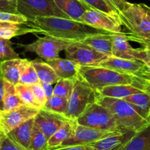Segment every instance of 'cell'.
<instances>
[{"instance_id":"obj_1","label":"cell","mask_w":150,"mask_h":150,"mask_svg":"<svg viewBox=\"0 0 150 150\" xmlns=\"http://www.w3.org/2000/svg\"><path fill=\"white\" fill-rule=\"evenodd\" d=\"M26 25L33 29L35 33L71 42H81L89 36L110 33L80 21L59 17H38L27 21Z\"/></svg>"},{"instance_id":"obj_2","label":"cell","mask_w":150,"mask_h":150,"mask_svg":"<svg viewBox=\"0 0 150 150\" xmlns=\"http://www.w3.org/2000/svg\"><path fill=\"white\" fill-rule=\"evenodd\" d=\"M78 78L95 91L107 86L116 85H132L150 92V84L133 75L119 73L107 68L95 66L78 65Z\"/></svg>"},{"instance_id":"obj_3","label":"cell","mask_w":150,"mask_h":150,"mask_svg":"<svg viewBox=\"0 0 150 150\" xmlns=\"http://www.w3.org/2000/svg\"><path fill=\"white\" fill-rule=\"evenodd\" d=\"M122 26L129 31V41H135L150 50V7L143 3L127 2L120 13Z\"/></svg>"},{"instance_id":"obj_4","label":"cell","mask_w":150,"mask_h":150,"mask_svg":"<svg viewBox=\"0 0 150 150\" xmlns=\"http://www.w3.org/2000/svg\"><path fill=\"white\" fill-rule=\"evenodd\" d=\"M96 102L108 108L125 129L138 132L149 126L147 121L125 99L97 96Z\"/></svg>"},{"instance_id":"obj_5","label":"cell","mask_w":150,"mask_h":150,"mask_svg":"<svg viewBox=\"0 0 150 150\" xmlns=\"http://www.w3.org/2000/svg\"><path fill=\"white\" fill-rule=\"evenodd\" d=\"M75 121L77 125L103 130L127 131L119 125L108 108L96 102L90 105Z\"/></svg>"},{"instance_id":"obj_6","label":"cell","mask_w":150,"mask_h":150,"mask_svg":"<svg viewBox=\"0 0 150 150\" xmlns=\"http://www.w3.org/2000/svg\"><path fill=\"white\" fill-rule=\"evenodd\" d=\"M97 99L96 92L77 77L68 102L65 116L71 120H76L82 113Z\"/></svg>"},{"instance_id":"obj_7","label":"cell","mask_w":150,"mask_h":150,"mask_svg":"<svg viewBox=\"0 0 150 150\" xmlns=\"http://www.w3.org/2000/svg\"><path fill=\"white\" fill-rule=\"evenodd\" d=\"M18 13L28 21L38 17H59L71 19L55 4L54 0H16Z\"/></svg>"},{"instance_id":"obj_8","label":"cell","mask_w":150,"mask_h":150,"mask_svg":"<svg viewBox=\"0 0 150 150\" xmlns=\"http://www.w3.org/2000/svg\"><path fill=\"white\" fill-rule=\"evenodd\" d=\"M71 43L73 42L45 35L38 38L37 41L24 46V47L26 52L35 53L45 62H47L58 58L60 52L66 50Z\"/></svg>"},{"instance_id":"obj_9","label":"cell","mask_w":150,"mask_h":150,"mask_svg":"<svg viewBox=\"0 0 150 150\" xmlns=\"http://www.w3.org/2000/svg\"><path fill=\"white\" fill-rule=\"evenodd\" d=\"M64 51L66 59L80 66H96L110 57L83 42L71 43Z\"/></svg>"},{"instance_id":"obj_10","label":"cell","mask_w":150,"mask_h":150,"mask_svg":"<svg viewBox=\"0 0 150 150\" xmlns=\"http://www.w3.org/2000/svg\"><path fill=\"white\" fill-rule=\"evenodd\" d=\"M39 110L25 105L11 110H0V129L6 135L21 124L34 118Z\"/></svg>"},{"instance_id":"obj_11","label":"cell","mask_w":150,"mask_h":150,"mask_svg":"<svg viewBox=\"0 0 150 150\" xmlns=\"http://www.w3.org/2000/svg\"><path fill=\"white\" fill-rule=\"evenodd\" d=\"M125 132L126 131L103 130V129L82 126V125H77L75 122L74 129L71 136L66 140L64 142L62 143L61 145L58 147L80 145V144H90L110 135L122 133Z\"/></svg>"},{"instance_id":"obj_12","label":"cell","mask_w":150,"mask_h":150,"mask_svg":"<svg viewBox=\"0 0 150 150\" xmlns=\"http://www.w3.org/2000/svg\"><path fill=\"white\" fill-rule=\"evenodd\" d=\"M128 33H112V56L126 60H138L144 61L146 57L143 48L135 49L129 43Z\"/></svg>"},{"instance_id":"obj_13","label":"cell","mask_w":150,"mask_h":150,"mask_svg":"<svg viewBox=\"0 0 150 150\" xmlns=\"http://www.w3.org/2000/svg\"><path fill=\"white\" fill-rule=\"evenodd\" d=\"M80 22L110 33H122L120 23L110 16L96 10L86 11L82 16Z\"/></svg>"},{"instance_id":"obj_14","label":"cell","mask_w":150,"mask_h":150,"mask_svg":"<svg viewBox=\"0 0 150 150\" xmlns=\"http://www.w3.org/2000/svg\"><path fill=\"white\" fill-rule=\"evenodd\" d=\"M65 115L59 114L44 109H41L34 117V126L50 138L65 122L68 120Z\"/></svg>"},{"instance_id":"obj_15","label":"cell","mask_w":150,"mask_h":150,"mask_svg":"<svg viewBox=\"0 0 150 150\" xmlns=\"http://www.w3.org/2000/svg\"><path fill=\"white\" fill-rule=\"evenodd\" d=\"M144 66V62L138 60H126V59L110 56L105 60L95 66L107 68L119 73L135 76L137 72Z\"/></svg>"},{"instance_id":"obj_16","label":"cell","mask_w":150,"mask_h":150,"mask_svg":"<svg viewBox=\"0 0 150 150\" xmlns=\"http://www.w3.org/2000/svg\"><path fill=\"white\" fill-rule=\"evenodd\" d=\"M137 132L127 130L122 133L115 134L90 144L95 150H115L129 141Z\"/></svg>"},{"instance_id":"obj_17","label":"cell","mask_w":150,"mask_h":150,"mask_svg":"<svg viewBox=\"0 0 150 150\" xmlns=\"http://www.w3.org/2000/svg\"><path fill=\"white\" fill-rule=\"evenodd\" d=\"M24 60L25 59L16 58L2 61L0 69L3 80L14 86L18 85Z\"/></svg>"},{"instance_id":"obj_18","label":"cell","mask_w":150,"mask_h":150,"mask_svg":"<svg viewBox=\"0 0 150 150\" xmlns=\"http://www.w3.org/2000/svg\"><path fill=\"white\" fill-rule=\"evenodd\" d=\"M57 6L69 18L80 21L86 11L92 10L82 0H54Z\"/></svg>"},{"instance_id":"obj_19","label":"cell","mask_w":150,"mask_h":150,"mask_svg":"<svg viewBox=\"0 0 150 150\" xmlns=\"http://www.w3.org/2000/svg\"><path fill=\"white\" fill-rule=\"evenodd\" d=\"M47 63L54 69L60 79L76 80L78 77V64L72 60L58 57Z\"/></svg>"},{"instance_id":"obj_20","label":"cell","mask_w":150,"mask_h":150,"mask_svg":"<svg viewBox=\"0 0 150 150\" xmlns=\"http://www.w3.org/2000/svg\"><path fill=\"white\" fill-rule=\"evenodd\" d=\"M96 92L98 97H109L123 99L135 93L147 91L132 85H116L107 86Z\"/></svg>"},{"instance_id":"obj_21","label":"cell","mask_w":150,"mask_h":150,"mask_svg":"<svg viewBox=\"0 0 150 150\" xmlns=\"http://www.w3.org/2000/svg\"><path fill=\"white\" fill-rule=\"evenodd\" d=\"M33 126H34V118H32L11 130L6 135L14 142L18 144L25 149L28 150Z\"/></svg>"},{"instance_id":"obj_22","label":"cell","mask_w":150,"mask_h":150,"mask_svg":"<svg viewBox=\"0 0 150 150\" xmlns=\"http://www.w3.org/2000/svg\"><path fill=\"white\" fill-rule=\"evenodd\" d=\"M115 150H150V125Z\"/></svg>"},{"instance_id":"obj_23","label":"cell","mask_w":150,"mask_h":150,"mask_svg":"<svg viewBox=\"0 0 150 150\" xmlns=\"http://www.w3.org/2000/svg\"><path fill=\"white\" fill-rule=\"evenodd\" d=\"M81 42L93 47L99 52L112 56V33L89 36Z\"/></svg>"},{"instance_id":"obj_24","label":"cell","mask_w":150,"mask_h":150,"mask_svg":"<svg viewBox=\"0 0 150 150\" xmlns=\"http://www.w3.org/2000/svg\"><path fill=\"white\" fill-rule=\"evenodd\" d=\"M76 121L68 119L61 125L60 128L49 138L48 149L57 148L60 146L63 142L70 138L74 129Z\"/></svg>"},{"instance_id":"obj_25","label":"cell","mask_w":150,"mask_h":150,"mask_svg":"<svg viewBox=\"0 0 150 150\" xmlns=\"http://www.w3.org/2000/svg\"><path fill=\"white\" fill-rule=\"evenodd\" d=\"M123 99L132 105L135 110L146 120L150 110V92L135 93Z\"/></svg>"},{"instance_id":"obj_26","label":"cell","mask_w":150,"mask_h":150,"mask_svg":"<svg viewBox=\"0 0 150 150\" xmlns=\"http://www.w3.org/2000/svg\"><path fill=\"white\" fill-rule=\"evenodd\" d=\"M32 64L35 69L38 77L40 82L54 84L60 80V77L56 74L54 69L47 63L40 60H32Z\"/></svg>"},{"instance_id":"obj_27","label":"cell","mask_w":150,"mask_h":150,"mask_svg":"<svg viewBox=\"0 0 150 150\" xmlns=\"http://www.w3.org/2000/svg\"><path fill=\"white\" fill-rule=\"evenodd\" d=\"M91 9L100 11L110 16L119 22L122 26L120 18V13L115 8L109 0H83Z\"/></svg>"},{"instance_id":"obj_28","label":"cell","mask_w":150,"mask_h":150,"mask_svg":"<svg viewBox=\"0 0 150 150\" xmlns=\"http://www.w3.org/2000/svg\"><path fill=\"white\" fill-rule=\"evenodd\" d=\"M4 86L5 94L3 99V110H11L24 105L17 93L16 86L4 80Z\"/></svg>"},{"instance_id":"obj_29","label":"cell","mask_w":150,"mask_h":150,"mask_svg":"<svg viewBox=\"0 0 150 150\" xmlns=\"http://www.w3.org/2000/svg\"><path fill=\"white\" fill-rule=\"evenodd\" d=\"M23 24L13 23H0V38L10 40L16 36L26 34L27 33H35L31 27H23Z\"/></svg>"},{"instance_id":"obj_30","label":"cell","mask_w":150,"mask_h":150,"mask_svg":"<svg viewBox=\"0 0 150 150\" xmlns=\"http://www.w3.org/2000/svg\"><path fill=\"white\" fill-rule=\"evenodd\" d=\"M39 83L40 80L31 61L25 59L24 65H23L22 70H21L18 84L32 86V85L37 84Z\"/></svg>"},{"instance_id":"obj_31","label":"cell","mask_w":150,"mask_h":150,"mask_svg":"<svg viewBox=\"0 0 150 150\" xmlns=\"http://www.w3.org/2000/svg\"><path fill=\"white\" fill-rule=\"evenodd\" d=\"M68 102H69V100L66 98L53 95L52 96L47 99L43 109L59 113V114L65 115L67 110Z\"/></svg>"},{"instance_id":"obj_32","label":"cell","mask_w":150,"mask_h":150,"mask_svg":"<svg viewBox=\"0 0 150 150\" xmlns=\"http://www.w3.org/2000/svg\"><path fill=\"white\" fill-rule=\"evenodd\" d=\"M16 92L19 96L20 99L24 102V105L37 108L38 110L41 109V107L38 105L37 101L35 100V98L30 86L18 84L16 86Z\"/></svg>"},{"instance_id":"obj_33","label":"cell","mask_w":150,"mask_h":150,"mask_svg":"<svg viewBox=\"0 0 150 150\" xmlns=\"http://www.w3.org/2000/svg\"><path fill=\"white\" fill-rule=\"evenodd\" d=\"M48 140L41 131L33 126L28 150H47L48 149Z\"/></svg>"},{"instance_id":"obj_34","label":"cell","mask_w":150,"mask_h":150,"mask_svg":"<svg viewBox=\"0 0 150 150\" xmlns=\"http://www.w3.org/2000/svg\"><path fill=\"white\" fill-rule=\"evenodd\" d=\"M76 80L60 79L54 87V95L62 96L69 100L74 89Z\"/></svg>"},{"instance_id":"obj_35","label":"cell","mask_w":150,"mask_h":150,"mask_svg":"<svg viewBox=\"0 0 150 150\" xmlns=\"http://www.w3.org/2000/svg\"><path fill=\"white\" fill-rule=\"evenodd\" d=\"M16 58H19V57L13 49L10 40L0 38V59L3 61Z\"/></svg>"},{"instance_id":"obj_36","label":"cell","mask_w":150,"mask_h":150,"mask_svg":"<svg viewBox=\"0 0 150 150\" xmlns=\"http://www.w3.org/2000/svg\"><path fill=\"white\" fill-rule=\"evenodd\" d=\"M27 18L19 13L0 12V23H13L18 24H26Z\"/></svg>"},{"instance_id":"obj_37","label":"cell","mask_w":150,"mask_h":150,"mask_svg":"<svg viewBox=\"0 0 150 150\" xmlns=\"http://www.w3.org/2000/svg\"><path fill=\"white\" fill-rule=\"evenodd\" d=\"M30 88H31L32 91H33V93L34 94L35 98V100L37 101L38 105L41 107V109H42L47 101V98L46 96V94L44 93V91L43 89L42 86H41V85L39 83H37V84L32 85V86H30Z\"/></svg>"},{"instance_id":"obj_38","label":"cell","mask_w":150,"mask_h":150,"mask_svg":"<svg viewBox=\"0 0 150 150\" xmlns=\"http://www.w3.org/2000/svg\"><path fill=\"white\" fill-rule=\"evenodd\" d=\"M0 150H27L14 142L7 135H4L0 139Z\"/></svg>"},{"instance_id":"obj_39","label":"cell","mask_w":150,"mask_h":150,"mask_svg":"<svg viewBox=\"0 0 150 150\" xmlns=\"http://www.w3.org/2000/svg\"><path fill=\"white\" fill-rule=\"evenodd\" d=\"M143 62H144V66L137 72L135 76L142 79L150 84V59L148 58L146 56V59Z\"/></svg>"},{"instance_id":"obj_40","label":"cell","mask_w":150,"mask_h":150,"mask_svg":"<svg viewBox=\"0 0 150 150\" xmlns=\"http://www.w3.org/2000/svg\"><path fill=\"white\" fill-rule=\"evenodd\" d=\"M0 12L18 13L16 0H0Z\"/></svg>"},{"instance_id":"obj_41","label":"cell","mask_w":150,"mask_h":150,"mask_svg":"<svg viewBox=\"0 0 150 150\" xmlns=\"http://www.w3.org/2000/svg\"><path fill=\"white\" fill-rule=\"evenodd\" d=\"M57 150H95L90 144H80V145L68 146L57 147Z\"/></svg>"},{"instance_id":"obj_42","label":"cell","mask_w":150,"mask_h":150,"mask_svg":"<svg viewBox=\"0 0 150 150\" xmlns=\"http://www.w3.org/2000/svg\"><path fill=\"white\" fill-rule=\"evenodd\" d=\"M40 84L41 85L43 89H44V93H45L47 99L54 95V87L52 86V84L43 83V82H40Z\"/></svg>"},{"instance_id":"obj_43","label":"cell","mask_w":150,"mask_h":150,"mask_svg":"<svg viewBox=\"0 0 150 150\" xmlns=\"http://www.w3.org/2000/svg\"><path fill=\"white\" fill-rule=\"evenodd\" d=\"M109 1L119 11V13L123 11L127 2V1L126 0H109Z\"/></svg>"},{"instance_id":"obj_44","label":"cell","mask_w":150,"mask_h":150,"mask_svg":"<svg viewBox=\"0 0 150 150\" xmlns=\"http://www.w3.org/2000/svg\"><path fill=\"white\" fill-rule=\"evenodd\" d=\"M5 94V86H4V80L2 77H0V110H3V99Z\"/></svg>"},{"instance_id":"obj_45","label":"cell","mask_w":150,"mask_h":150,"mask_svg":"<svg viewBox=\"0 0 150 150\" xmlns=\"http://www.w3.org/2000/svg\"><path fill=\"white\" fill-rule=\"evenodd\" d=\"M144 50H145V52H146V54L147 57L150 59V50H146V49H144Z\"/></svg>"},{"instance_id":"obj_46","label":"cell","mask_w":150,"mask_h":150,"mask_svg":"<svg viewBox=\"0 0 150 150\" xmlns=\"http://www.w3.org/2000/svg\"><path fill=\"white\" fill-rule=\"evenodd\" d=\"M146 121H147V122H148L149 125H150V110H149V112L148 116H147V118H146Z\"/></svg>"},{"instance_id":"obj_47","label":"cell","mask_w":150,"mask_h":150,"mask_svg":"<svg viewBox=\"0 0 150 150\" xmlns=\"http://www.w3.org/2000/svg\"><path fill=\"white\" fill-rule=\"evenodd\" d=\"M4 135H5V134H4L3 132H2V131H1V129H0V139H1V138H2V136H3Z\"/></svg>"},{"instance_id":"obj_48","label":"cell","mask_w":150,"mask_h":150,"mask_svg":"<svg viewBox=\"0 0 150 150\" xmlns=\"http://www.w3.org/2000/svg\"><path fill=\"white\" fill-rule=\"evenodd\" d=\"M47 150H57L56 148H51V149H47Z\"/></svg>"},{"instance_id":"obj_49","label":"cell","mask_w":150,"mask_h":150,"mask_svg":"<svg viewBox=\"0 0 150 150\" xmlns=\"http://www.w3.org/2000/svg\"><path fill=\"white\" fill-rule=\"evenodd\" d=\"M2 60L0 59V66H1V63H2ZM2 77V76H1V69H0V77Z\"/></svg>"},{"instance_id":"obj_50","label":"cell","mask_w":150,"mask_h":150,"mask_svg":"<svg viewBox=\"0 0 150 150\" xmlns=\"http://www.w3.org/2000/svg\"><path fill=\"white\" fill-rule=\"evenodd\" d=\"M82 1H83V0H82Z\"/></svg>"}]
</instances>
